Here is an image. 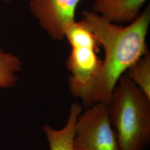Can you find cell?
I'll use <instances>...</instances> for the list:
<instances>
[{"label":"cell","mask_w":150,"mask_h":150,"mask_svg":"<svg viewBox=\"0 0 150 150\" xmlns=\"http://www.w3.org/2000/svg\"><path fill=\"white\" fill-rule=\"evenodd\" d=\"M82 15L81 22L105 51L101 66L90 80L83 83L68 80L71 95L87 108L97 103L107 105L121 76L149 51L150 6L126 27L108 21L92 10L82 11Z\"/></svg>","instance_id":"1"},{"label":"cell","mask_w":150,"mask_h":150,"mask_svg":"<svg viewBox=\"0 0 150 150\" xmlns=\"http://www.w3.org/2000/svg\"><path fill=\"white\" fill-rule=\"evenodd\" d=\"M119 150H145L150 144V98L126 75L107 105Z\"/></svg>","instance_id":"2"},{"label":"cell","mask_w":150,"mask_h":150,"mask_svg":"<svg viewBox=\"0 0 150 150\" xmlns=\"http://www.w3.org/2000/svg\"><path fill=\"white\" fill-rule=\"evenodd\" d=\"M74 150H119L107 105L97 103L81 113L76 122Z\"/></svg>","instance_id":"3"},{"label":"cell","mask_w":150,"mask_h":150,"mask_svg":"<svg viewBox=\"0 0 150 150\" xmlns=\"http://www.w3.org/2000/svg\"><path fill=\"white\" fill-rule=\"evenodd\" d=\"M82 1L30 0L29 8L50 38L62 41L67 27L76 21L75 12Z\"/></svg>","instance_id":"4"},{"label":"cell","mask_w":150,"mask_h":150,"mask_svg":"<svg viewBox=\"0 0 150 150\" xmlns=\"http://www.w3.org/2000/svg\"><path fill=\"white\" fill-rule=\"evenodd\" d=\"M147 0H95L92 11L115 24L131 23Z\"/></svg>","instance_id":"5"},{"label":"cell","mask_w":150,"mask_h":150,"mask_svg":"<svg viewBox=\"0 0 150 150\" xmlns=\"http://www.w3.org/2000/svg\"><path fill=\"white\" fill-rule=\"evenodd\" d=\"M97 52L96 49L91 47H72L67 61L68 70L71 74L68 80L83 83L95 76L102 64Z\"/></svg>","instance_id":"6"},{"label":"cell","mask_w":150,"mask_h":150,"mask_svg":"<svg viewBox=\"0 0 150 150\" xmlns=\"http://www.w3.org/2000/svg\"><path fill=\"white\" fill-rule=\"evenodd\" d=\"M82 110V106L79 102L72 103L66 124L62 129H54L48 124L42 126L41 129L47 139L50 150H74L75 123Z\"/></svg>","instance_id":"7"},{"label":"cell","mask_w":150,"mask_h":150,"mask_svg":"<svg viewBox=\"0 0 150 150\" xmlns=\"http://www.w3.org/2000/svg\"><path fill=\"white\" fill-rule=\"evenodd\" d=\"M21 60L14 54L6 52L0 46V88H10L18 81L16 74L22 70Z\"/></svg>","instance_id":"8"},{"label":"cell","mask_w":150,"mask_h":150,"mask_svg":"<svg viewBox=\"0 0 150 150\" xmlns=\"http://www.w3.org/2000/svg\"><path fill=\"white\" fill-rule=\"evenodd\" d=\"M126 76L150 98V54L148 51L126 71Z\"/></svg>","instance_id":"9"},{"label":"cell","mask_w":150,"mask_h":150,"mask_svg":"<svg viewBox=\"0 0 150 150\" xmlns=\"http://www.w3.org/2000/svg\"><path fill=\"white\" fill-rule=\"evenodd\" d=\"M65 38L71 47H87L96 49L98 51V46L96 38L90 30L81 22L75 21L66 30Z\"/></svg>","instance_id":"10"},{"label":"cell","mask_w":150,"mask_h":150,"mask_svg":"<svg viewBox=\"0 0 150 150\" xmlns=\"http://www.w3.org/2000/svg\"><path fill=\"white\" fill-rule=\"evenodd\" d=\"M2 1H6V2H9V1H10L11 0H2Z\"/></svg>","instance_id":"11"}]
</instances>
